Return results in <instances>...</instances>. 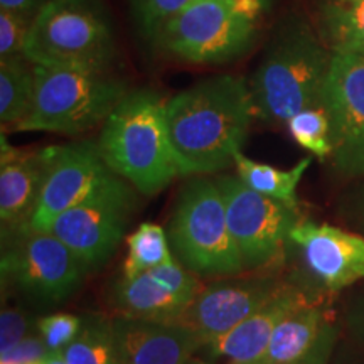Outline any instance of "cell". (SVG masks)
Wrapping results in <instances>:
<instances>
[{
    "mask_svg": "<svg viewBox=\"0 0 364 364\" xmlns=\"http://www.w3.org/2000/svg\"><path fill=\"white\" fill-rule=\"evenodd\" d=\"M287 129L300 147L309 150L321 161L331 157V127L329 117L322 107H311L295 113L287 122Z\"/></svg>",
    "mask_w": 364,
    "mask_h": 364,
    "instance_id": "d4e9b609",
    "label": "cell"
},
{
    "mask_svg": "<svg viewBox=\"0 0 364 364\" xmlns=\"http://www.w3.org/2000/svg\"><path fill=\"white\" fill-rule=\"evenodd\" d=\"M49 166L36 209L24 228L49 231L59 216L83 201L112 174L91 140L49 147Z\"/></svg>",
    "mask_w": 364,
    "mask_h": 364,
    "instance_id": "7c38bea8",
    "label": "cell"
},
{
    "mask_svg": "<svg viewBox=\"0 0 364 364\" xmlns=\"http://www.w3.org/2000/svg\"><path fill=\"white\" fill-rule=\"evenodd\" d=\"M29 336V321L21 309H4L0 314V353H6Z\"/></svg>",
    "mask_w": 364,
    "mask_h": 364,
    "instance_id": "f546056e",
    "label": "cell"
},
{
    "mask_svg": "<svg viewBox=\"0 0 364 364\" xmlns=\"http://www.w3.org/2000/svg\"><path fill=\"white\" fill-rule=\"evenodd\" d=\"M318 107L329 117L332 167L364 177V54L332 56Z\"/></svg>",
    "mask_w": 364,
    "mask_h": 364,
    "instance_id": "8fae6325",
    "label": "cell"
},
{
    "mask_svg": "<svg viewBox=\"0 0 364 364\" xmlns=\"http://www.w3.org/2000/svg\"><path fill=\"white\" fill-rule=\"evenodd\" d=\"M134 208V188L112 172L83 201L59 216L49 231L88 270L112 257L124 240Z\"/></svg>",
    "mask_w": 364,
    "mask_h": 364,
    "instance_id": "9c48e42d",
    "label": "cell"
},
{
    "mask_svg": "<svg viewBox=\"0 0 364 364\" xmlns=\"http://www.w3.org/2000/svg\"><path fill=\"white\" fill-rule=\"evenodd\" d=\"M311 157H304L295 164L292 169H279V167L253 161L243 152H240L235 157V166L238 177L248 188L267 196V198L297 208L299 182L311 166Z\"/></svg>",
    "mask_w": 364,
    "mask_h": 364,
    "instance_id": "7402d4cb",
    "label": "cell"
},
{
    "mask_svg": "<svg viewBox=\"0 0 364 364\" xmlns=\"http://www.w3.org/2000/svg\"><path fill=\"white\" fill-rule=\"evenodd\" d=\"M83 327V318L75 314L58 312L38 321V331L49 353H63Z\"/></svg>",
    "mask_w": 364,
    "mask_h": 364,
    "instance_id": "83f0119b",
    "label": "cell"
},
{
    "mask_svg": "<svg viewBox=\"0 0 364 364\" xmlns=\"http://www.w3.org/2000/svg\"><path fill=\"white\" fill-rule=\"evenodd\" d=\"M186 364H209V363H206V361H203V359H199V358H191L189 359V361L188 363H186Z\"/></svg>",
    "mask_w": 364,
    "mask_h": 364,
    "instance_id": "74e56055",
    "label": "cell"
},
{
    "mask_svg": "<svg viewBox=\"0 0 364 364\" xmlns=\"http://www.w3.org/2000/svg\"><path fill=\"white\" fill-rule=\"evenodd\" d=\"M255 364H262V363H255Z\"/></svg>",
    "mask_w": 364,
    "mask_h": 364,
    "instance_id": "ab89813d",
    "label": "cell"
},
{
    "mask_svg": "<svg viewBox=\"0 0 364 364\" xmlns=\"http://www.w3.org/2000/svg\"><path fill=\"white\" fill-rule=\"evenodd\" d=\"M61 354L68 364H122L112 318H85L80 334Z\"/></svg>",
    "mask_w": 364,
    "mask_h": 364,
    "instance_id": "603a6c76",
    "label": "cell"
},
{
    "mask_svg": "<svg viewBox=\"0 0 364 364\" xmlns=\"http://www.w3.org/2000/svg\"><path fill=\"white\" fill-rule=\"evenodd\" d=\"M336 336H338V329L334 326L327 324L322 331V334L318 336L317 343L314 348L309 351L306 356L300 359L299 363L295 364H327L331 359L332 349H334Z\"/></svg>",
    "mask_w": 364,
    "mask_h": 364,
    "instance_id": "1f68e13d",
    "label": "cell"
},
{
    "mask_svg": "<svg viewBox=\"0 0 364 364\" xmlns=\"http://www.w3.org/2000/svg\"><path fill=\"white\" fill-rule=\"evenodd\" d=\"M2 277L36 299L58 304L78 289L86 267L51 231H4Z\"/></svg>",
    "mask_w": 364,
    "mask_h": 364,
    "instance_id": "30bf717a",
    "label": "cell"
},
{
    "mask_svg": "<svg viewBox=\"0 0 364 364\" xmlns=\"http://www.w3.org/2000/svg\"><path fill=\"white\" fill-rule=\"evenodd\" d=\"M36 66L26 56L0 61V124L2 132H14L33 108Z\"/></svg>",
    "mask_w": 364,
    "mask_h": 364,
    "instance_id": "44dd1931",
    "label": "cell"
},
{
    "mask_svg": "<svg viewBox=\"0 0 364 364\" xmlns=\"http://www.w3.org/2000/svg\"><path fill=\"white\" fill-rule=\"evenodd\" d=\"M44 341L41 336H27L19 344L6 353H0V364H34L43 361L48 354Z\"/></svg>",
    "mask_w": 364,
    "mask_h": 364,
    "instance_id": "4dcf8cb0",
    "label": "cell"
},
{
    "mask_svg": "<svg viewBox=\"0 0 364 364\" xmlns=\"http://www.w3.org/2000/svg\"><path fill=\"white\" fill-rule=\"evenodd\" d=\"M351 208H353L354 218H356L361 225H364V184L359 188L356 196L353 198Z\"/></svg>",
    "mask_w": 364,
    "mask_h": 364,
    "instance_id": "836d02e7",
    "label": "cell"
},
{
    "mask_svg": "<svg viewBox=\"0 0 364 364\" xmlns=\"http://www.w3.org/2000/svg\"><path fill=\"white\" fill-rule=\"evenodd\" d=\"M329 324L324 309L306 300L287 316L273 331L262 364H295L316 346Z\"/></svg>",
    "mask_w": 364,
    "mask_h": 364,
    "instance_id": "d6986e66",
    "label": "cell"
},
{
    "mask_svg": "<svg viewBox=\"0 0 364 364\" xmlns=\"http://www.w3.org/2000/svg\"><path fill=\"white\" fill-rule=\"evenodd\" d=\"M48 0H0V11H7L24 19L34 21Z\"/></svg>",
    "mask_w": 364,
    "mask_h": 364,
    "instance_id": "d6a6232c",
    "label": "cell"
},
{
    "mask_svg": "<svg viewBox=\"0 0 364 364\" xmlns=\"http://www.w3.org/2000/svg\"><path fill=\"white\" fill-rule=\"evenodd\" d=\"M290 241L300 250L314 279L331 292L364 279V236L326 223L300 220Z\"/></svg>",
    "mask_w": 364,
    "mask_h": 364,
    "instance_id": "5bb4252c",
    "label": "cell"
},
{
    "mask_svg": "<svg viewBox=\"0 0 364 364\" xmlns=\"http://www.w3.org/2000/svg\"><path fill=\"white\" fill-rule=\"evenodd\" d=\"M312 24L332 54H364V0H312Z\"/></svg>",
    "mask_w": 364,
    "mask_h": 364,
    "instance_id": "ac0fdd59",
    "label": "cell"
},
{
    "mask_svg": "<svg viewBox=\"0 0 364 364\" xmlns=\"http://www.w3.org/2000/svg\"><path fill=\"white\" fill-rule=\"evenodd\" d=\"M354 326H358L361 334L364 336V300L354 309Z\"/></svg>",
    "mask_w": 364,
    "mask_h": 364,
    "instance_id": "e575fe53",
    "label": "cell"
},
{
    "mask_svg": "<svg viewBox=\"0 0 364 364\" xmlns=\"http://www.w3.org/2000/svg\"><path fill=\"white\" fill-rule=\"evenodd\" d=\"M127 245L129 253L124 262V277L127 279L142 275L172 258L169 236L156 223H142L136 226L127 238Z\"/></svg>",
    "mask_w": 364,
    "mask_h": 364,
    "instance_id": "cb8c5ba5",
    "label": "cell"
},
{
    "mask_svg": "<svg viewBox=\"0 0 364 364\" xmlns=\"http://www.w3.org/2000/svg\"><path fill=\"white\" fill-rule=\"evenodd\" d=\"M117 54L107 0H48L24 46V56L38 66L110 71Z\"/></svg>",
    "mask_w": 364,
    "mask_h": 364,
    "instance_id": "5b68a950",
    "label": "cell"
},
{
    "mask_svg": "<svg viewBox=\"0 0 364 364\" xmlns=\"http://www.w3.org/2000/svg\"><path fill=\"white\" fill-rule=\"evenodd\" d=\"M0 221L4 231L26 226L43 191L49 166V147L19 150L0 136Z\"/></svg>",
    "mask_w": 364,
    "mask_h": 364,
    "instance_id": "2e32d148",
    "label": "cell"
},
{
    "mask_svg": "<svg viewBox=\"0 0 364 364\" xmlns=\"http://www.w3.org/2000/svg\"><path fill=\"white\" fill-rule=\"evenodd\" d=\"M36 66V97L26 120L14 132L80 135L103 125L129 93L112 71Z\"/></svg>",
    "mask_w": 364,
    "mask_h": 364,
    "instance_id": "8992f818",
    "label": "cell"
},
{
    "mask_svg": "<svg viewBox=\"0 0 364 364\" xmlns=\"http://www.w3.org/2000/svg\"><path fill=\"white\" fill-rule=\"evenodd\" d=\"M284 285L272 275L230 277V280L215 282L203 287L179 322L201 334L208 344L270 302Z\"/></svg>",
    "mask_w": 364,
    "mask_h": 364,
    "instance_id": "4fadbf2b",
    "label": "cell"
},
{
    "mask_svg": "<svg viewBox=\"0 0 364 364\" xmlns=\"http://www.w3.org/2000/svg\"><path fill=\"white\" fill-rule=\"evenodd\" d=\"M33 21L0 11V61L24 56V46Z\"/></svg>",
    "mask_w": 364,
    "mask_h": 364,
    "instance_id": "f1b7e54d",
    "label": "cell"
},
{
    "mask_svg": "<svg viewBox=\"0 0 364 364\" xmlns=\"http://www.w3.org/2000/svg\"><path fill=\"white\" fill-rule=\"evenodd\" d=\"M149 273L159 284L166 287L176 299H179L186 307L203 290V285L199 284L198 275L188 270L184 265H181L177 260H174V257L171 260L164 262L162 265L152 268Z\"/></svg>",
    "mask_w": 364,
    "mask_h": 364,
    "instance_id": "4316f807",
    "label": "cell"
},
{
    "mask_svg": "<svg viewBox=\"0 0 364 364\" xmlns=\"http://www.w3.org/2000/svg\"><path fill=\"white\" fill-rule=\"evenodd\" d=\"M112 331L122 364H186L206 346L201 334L179 321L118 316Z\"/></svg>",
    "mask_w": 364,
    "mask_h": 364,
    "instance_id": "9a60e30c",
    "label": "cell"
},
{
    "mask_svg": "<svg viewBox=\"0 0 364 364\" xmlns=\"http://www.w3.org/2000/svg\"><path fill=\"white\" fill-rule=\"evenodd\" d=\"M44 364H68L61 353H48L44 358Z\"/></svg>",
    "mask_w": 364,
    "mask_h": 364,
    "instance_id": "d590c367",
    "label": "cell"
},
{
    "mask_svg": "<svg viewBox=\"0 0 364 364\" xmlns=\"http://www.w3.org/2000/svg\"><path fill=\"white\" fill-rule=\"evenodd\" d=\"M265 11L248 0H191L152 41L157 53L189 65H226L250 53Z\"/></svg>",
    "mask_w": 364,
    "mask_h": 364,
    "instance_id": "277c9868",
    "label": "cell"
},
{
    "mask_svg": "<svg viewBox=\"0 0 364 364\" xmlns=\"http://www.w3.org/2000/svg\"><path fill=\"white\" fill-rule=\"evenodd\" d=\"M307 300L302 290L284 285L270 302L230 332L204 346L209 356L226 358L230 364H255L265 358L273 331L294 309Z\"/></svg>",
    "mask_w": 364,
    "mask_h": 364,
    "instance_id": "e0dca14e",
    "label": "cell"
},
{
    "mask_svg": "<svg viewBox=\"0 0 364 364\" xmlns=\"http://www.w3.org/2000/svg\"><path fill=\"white\" fill-rule=\"evenodd\" d=\"M332 56L311 21L289 14L248 80L255 118L287 125L295 113L318 107Z\"/></svg>",
    "mask_w": 364,
    "mask_h": 364,
    "instance_id": "7a4b0ae2",
    "label": "cell"
},
{
    "mask_svg": "<svg viewBox=\"0 0 364 364\" xmlns=\"http://www.w3.org/2000/svg\"><path fill=\"white\" fill-rule=\"evenodd\" d=\"M167 100L156 90H130L108 115L97 140L112 172L145 196L181 176L166 120Z\"/></svg>",
    "mask_w": 364,
    "mask_h": 364,
    "instance_id": "3957f363",
    "label": "cell"
},
{
    "mask_svg": "<svg viewBox=\"0 0 364 364\" xmlns=\"http://www.w3.org/2000/svg\"><path fill=\"white\" fill-rule=\"evenodd\" d=\"M215 181L245 270L258 272L280 263L300 221L297 208L257 193L238 176H218Z\"/></svg>",
    "mask_w": 364,
    "mask_h": 364,
    "instance_id": "ba28073f",
    "label": "cell"
},
{
    "mask_svg": "<svg viewBox=\"0 0 364 364\" xmlns=\"http://www.w3.org/2000/svg\"><path fill=\"white\" fill-rule=\"evenodd\" d=\"M113 300L120 316L147 321L177 322L186 311L184 304L149 272L132 279L122 277L115 287Z\"/></svg>",
    "mask_w": 364,
    "mask_h": 364,
    "instance_id": "ffe728a7",
    "label": "cell"
},
{
    "mask_svg": "<svg viewBox=\"0 0 364 364\" xmlns=\"http://www.w3.org/2000/svg\"><path fill=\"white\" fill-rule=\"evenodd\" d=\"M34 364H44V359H43V361H39V363H34Z\"/></svg>",
    "mask_w": 364,
    "mask_h": 364,
    "instance_id": "f35d334b",
    "label": "cell"
},
{
    "mask_svg": "<svg viewBox=\"0 0 364 364\" xmlns=\"http://www.w3.org/2000/svg\"><path fill=\"white\" fill-rule=\"evenodd\" d=\"M253 118L248 80L238 75L208 76L171 97L166 120L181 176L235 166Z\"/></svg>",
    "mask_w": 364,
    "mask_h": 364,
    "instance_id": "6da1fadb",
    "label": "cell"
},
{
    "mask_svg": "<svg viewBox=\"0 0 364 364\" xmlns=\"http://www.w3.org/2000/svg\"><path fill=\"white\" fill-rule=\"evenodd\" d=\"M248 2L258 4V6H260L265 12H270V9L273 6V0H248Z\"/></svg>",
    "mask_w": 364,
    "mask_h": 364,
    "instance_id": "8d00e7d4",
    "label": "cell"
},
{
    "mask_svg": "<svg viewBox=\"0 0 364 364\" xmlns=\"http://www.w3.org/2000/svg\"><path fill=\"white\" fill-rule=\"evenodd\" d=\"M191 0H129L132 17L144 39H152L159 27Z\"/></svg>",
    "mask_w": 364,
    "mask_h": 364,
    "instance_id": "484cf974",
    "label": "cell"
},
{
    "mask_svg": "<svg viewBox=\"0 0 364 364\" xmlns=\"http://www.w3.org/2000/svg\"><path fill=\"white\" fill-rule=\"evenodd\" d=\"M167 236L177 260L198 277L230 279L245 272L215 179L196 176L182 188Z\"/></svg>",
    "mask_w": 364,
    "mask_h": 364,
    "instance_id": "52a82bcc",
    "label": "cell"
}]
</instances>
